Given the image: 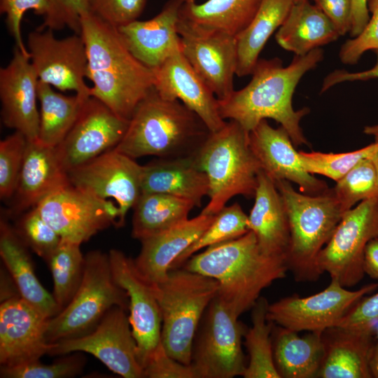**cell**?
Listing matches in <instances>:
<instances>
[{
	"label": "cell",
	"instance_id": "obj_52",
	"mask_svg": "<svg viewBox=\"0 0 378 378\" xmlns=\"http://www.w3.org/2000/svg\"><path fill=\"white\" fill-rule=\"evenodd\" d=\"M351 1V26L349 33L352 37H355L363 31L370 20L368 0Z\"/></svg>",
	"mask_w": 378,
	"mask_h": 378
},
{
	"label": "cell",
	"instance_id": "obj_16",
	"mask_svg": "<svg viewBox=\"0 0 378 378\" xmlns=\"http://www.w3.org/2000/svg\"><path fill=\"white\" fill-rule=\"evenodd\" d=\"M71 185L104 200H113L120 210L118 227L141 195L142 165L112 149L68 171Z\"/></svg>",
	"mask_w": 378,
	"mask_h": 378
},
{
	"label": "cell",
	"instance_id": "obj_36",
	"mask_svg": "<svg viewBox=\"0 0 378 378\" xmlns=\"http://www.w3.org/2000/svg\"><path fill=\"white\" fill-rule=\"evenodd\" d=\"M268 305L267 300L260 297L251 308L252 326L244 335L248 354L244 378H280L274 361V323L267 317Z\"/></svg>",
	"mask_w": 378,
	"mask_h": 378
},
{
	"label": "cell",
	"instance_id": "obj_43",
	"mask_svg": "<svg viewBox=\"0 0 378 378\" xmlns=\"http://www.w3.org/2000/svg\"><path fill=\"white\" fill-rule=\"evenodd\" d=\"M28 139L15 131L0 142V197H13L22 167Z\"/></svg>",
	"mask_w": 378,
	"mask_h": 378
},
{
	"label": "cell",
	"instance_id": "obj_46",
	"mask_svg": "<svg viewBox=\"0 0 378 378\" xmlns=\"http://www.w3.org/2000/svg\"><path fill=\"white\" fill-rule=\"evenodd\" d=\"M368 8L372 12L367 25L356 36L348 39L339 52L340 61L353 65L356 64L366 51H378V0H368Z\"/></svg>",
	"mask_w": 378,
	"mask_h": 378
},
{
	"label": "cell",
	"instance_id": "obj_10",
	"mask_svg": "<svg viewBox=\"0 0 378 378\" xmlns=\"http://www.w3.org/2000/svg\"><path fill=\"white\" fill-rule=\"evenodd\" d=\"M378 237V197L363 200L346 211L332 235L320 251L317 263L346 288L364 277L363 258L368 243Z\"/></svg>",
	"mask_w": 378,
	"mask_h": 378
},
{
	"label": "cell",
	"instance_id": "obj_22",
	"mask_svg": "<svg viewBox=\"0 0 378 378\" xmlns=\"http://www.w3.org/2000/svg\"><path fill=\"white\" fill-rule=\"evenodd\" d=\"M249 143L262 170L274 182L295 183L308 195H318L328 189L325 181L305 170L299 152L281 125L274 128L267 120H262L249 132Z\"/></svg>",
	"mask_w": 378,
	"mask_h": 378
},
{
	"label": "cell",
	"instance_id": "obj_13",
	"mask_svg": "<svg viewBox=\"0 0 378 378\" xmlns=\"http://www.w3.org/2000/svg\"><path fill=\"white\" fill-rule=\"evenodd\" d=\"M378 288V282L349 290L335 279L323 290L307 297L292 295L269 304L267 317L274 324L296 332H323L336 326L364 296Z\"/></svg>",
	"mask_w": 378,
	"mask_h": 378
},
{
	"label": "cell",
	"instance_id": "obj_32",
	"mask_svg": "<svg viewBox=\"0 0 378 378\" xmlns=\"http://www.w3.org/2000/svg\"><path fill=\"white\" fill-rule=\"evenodd\" d=\"M295 0H262L249 24L237 36L236 75L251 74L272 34L285 20Z\"/></svg>",
	"mask_w": 378,
	"mask_h": 378
},
{
	"label": "cell",
	"instance_id": "obj_18",
	"mask_svg": "<svg viewBox=\"0 0 378 378\" xmlns=\"http://www.w3.org/2000/svg\"><path fill=\"white\" fill-rule=\"evenodd\" d=\"M108 254L113 278L129 298V319L142 367L161 342L162 318L153 285L141 275L134 259L122 251L111 249Z\"/></svg>",
	"mask_w": 378,
	"mask_h": 378
},
{
	"label": "cell",
	"instance_id": "obj_15",
	"mask_svg": "<svg viewBox=\"0 0 378 378\" xmlns=\"http://www.w3.org/2000/svg\"><path fill=\"white\" fill-rule=\"evenodd\" d=\"M27 49L40 82L61 92L74 91L83 97H90V87L85 81L86 48L80 34L59 39L52 29H36L28 35Z\"/></svg>",
	"mask_w": 378,
	"mask_h": 378
},
{
	"label": "cell",
	"instance_id": "obj_29",
	"mask_svg": "<svg viewBox=\"0 0 378 378\" xmlns=\"http://www.w3.org/2000/svg\"><path fill=\"white\" fill-rule=\"evenodd\" d=\"M0 255L22 299L49 318L60 312L52 295L36 277L29 248L3 217L0 221Z\"/></svg>",
	"mask_w": 378,
	"mask_h": 378
},
{
	"label": "cell",
	"instance_id": "obj_35",
	"mask_svg": "<svg viewBox=\"0 0 378 378\" xmlns=\"http://www.w3.org/2000/svg\"><path fill=\"white\" fill-rule=\"evenodd\" d=\"M38 98L40 103L38 141L46 146L56 147L74 125L89 97L77 94L67 96L38 80Z\"/></svg>",
	"mask_w": 378,
	"mask_h": 378
},
{
	"label": "cell",
	"instance_id": "obj_42",
	"mask_svg": "<svg viewBox=\"0 0 378 378\" xmlns=\"http://www.w3.org/2000/svg\"><path fill=\"white\" fill-rule=\"evenodd\" d=\"M14 228L26 246L46 262L62 240L36 206L19 218Z\"/></svg>",
	"mask_w": 378,
	"mask_h": 378
},
{
	"label": "cell",
	"instance_id": "obj_34",
	"mask_svg": "<svg viewBox=\"0 0 378 378\" xmlns=\"http://www.w3.org/2000/svg\"><path fill=\"white\" fill-rule=\"evenodd\" d=\"M262 0H206L184 2L180 16L194 24L237 36L251 22Z\"/></svg>",
	"mask_w": 378,
	"mask_h": 378
},
{
	"label": "cell",
	"instance_id": "obj_48",
	"mask_svg": "<svg viewBox=\"0 0 378 378\" xmlns=\"http://www.w3.org/2000/svg\"><path fill=\"white\" fill-rule=\"evenodd\" d=\"M142 368L144 377L196 378L192 366L171 357L161 342L146 358Z\"/></svg>",
	"mask_w": 378,
	"mask_h": 378
},
{
	"label": "cell",
	"instance_id": "obj_38",
	"mask_svg": "<svg viewBox=\"0 0 378 378\" xmlns=\"http://www.w3.org/2000/svg\"><path fill=\"white\" fill-rule=\"evenodd\" d=\"M249 230L248 216L241 205L235 202L225 206L203 233L174 260L170 270L181 267L198 251L238 238Z\"/></svg>",
	"mask_w": 378,
	"mask_h": 378
},
{
	"label": "cell",
	"instance_id": "obj_26",
	"mask_svg": "<svg viewBox=\"0 0 378 378\" xmlns=\"http://www.w3.org/2000/svg\"><path fill=\"white\" fill-rule=\"evenodd\" d=\"M324 354L316 377L372 378L370 357L374 328L351 330L337 326L323 332Z\"/></svg>",
	"mask_w": 378,
	"mask_h": 378
},
{
	"label": "cell",
	"instance_id": "obj_8",
	"mask_svg": "<svg viewBox=\"0 0 378 378\" xmlns=\"http://www.w3.org/2000/svg\"><path fill=\"white\" fill-rule=\"evenodd\" d=\"M115 306L129 309L128 295L113 278L108 254L91 251L85 255L79 288L69 303L49 318L46 339L52 344L88 335Z\"/></svg>",
	"mask_w": 378,
	"mask_h": 378
},
{
	"label": "cell",
	"instance_id": "obj_40",
	"mask_svg": "<svg viewBox=\"0 0 378 378\" xmlns=\"http://www.w3.org/2000/svg\"><path fill=\"white\" fill-rule=\"evenodd\" d=\"M378 149V141L363 148L347 153H332L299 151L302 164L311 174H319L338 181L359 162Z\"/></svg>",
	"mask_w": 378,
	"mask_h": 378
},
{
	"label": "cell",
	"instance_id": "obj_7",
	"mask_svg": "<svg viewBox=\"0 0 378 378\" xmlns=\"http://www.w3.org/2000/svg\"><path fill=\"white\" fill-rule=\"evenodd\" d=\"M153 288L162 318L161 343L171 357L190 365L196 331L218 294V282L180 267L169 270L167 278Z\"/></svg>",
	"mask_w": 378,
	"mask_h": 378
},
{
	"label": "cell",
	"instance_id": "obj_25",
	"mask_svg": "<svg viewBox=\"0 0 378 378\" xmlns=\"http://www.w3.org/2000/svg\"><path fill=\"white\" fill-rule=\"evenodd\" d=\"M215 216L200 214L141 239L140 253L134 259L141 275L153 285L163 281L172 264L209 226Z\"/></svg>",
	"mask_w": 378,
	"mask_h": 378
},
{
	"label": "cell",
	"instance_id": "obj_24",
	"mask_svg": "<svg viewBox=\"0 0 378 378\" xmlns=\"http://www.w3.org/2000/svg\"><path fill=\"white\" fill-rule=\"evenodd\" d=\"M70 183L57 148L38 140H28L20 174L12 214H19L35 207L42 200Z\"/></svg>",
	"mask_w": 378,
	"mask_h": 378
},
{
	"label": "cell",
	"instance_id": "obj_30",
	"mask_svg": "<svg viewBox=\"0 0 378 378\" xmlns=\"http://www.w3.org/2000/svg\"><path fill=\"white\" fill-rule=\"evenodd\" d=\"M340 36L329 18L309 0H295L275 34L277 43L302 56Z\"/></svg>",
	"mask_w": 378,
	"mask_h": 378
},
{
	"label": "cell",
	"instance_id": "obj_4",
	"mask_svg": "<svg viewBox=\"0 0 378 378\" xmlns=\"http://www.w3.org/2000/svg\"><path fill=\"white\" fill-rule=\"evenodd\" d=\"M209 133L202 120L182 102L162 98L153 88L136 108L114 149L133 159L194 156Z\"/></svg>",
	"mask_w": 378,
	"mask_h": 378
},
{
	"label": "cell",
	"instance_id": "obj_20",
	"mask_svg": "<svg viewBox=\"0 0 378 378\" xmlns=\"http://www.w3.org/2000/svg\"><path fill=\"white\" fill-rule=\"evenodd\" d=\"M38 85L30 57L15 46L10 61L0 69L1 115L7 127L30 141L38 140L39 136Z\"/></svg>",
	"mask_w": 378,
	"mask_h": 378
},
{
	"label": "cell",
	"instance_id": "obj_37",
	"mask_svg": "<svg viewBox=\"0 0 378 378\" xmlns=\"http://www.w3.org/2000/svg\"><path fill=\"white\" fill-rule=\"evenodd\" d=\"M46 262L53 280L52 295L61 312L74 298L83 279L85 256L80 244L61 240Z\"/></svg>",
	"mask_w": 378,
	"mask_h": 378
},
{
	"label": "cell",
	"instance_id": "obj_5",
	"mask_svg": "<svg viewBox=\"0 0 378 378\" xmlns=\"http://www.w3.org/2000/svg\"><path fill=\"white\" fill-rule=\"evenodd\" d=\"M209 181V201L201 214L216 215L236 195L254 197L262 170L249 143V132L234 120L210 132L195 155Z\"/></svg>",
	"mask_w": 378,
	"mask_h": 378
},
{
	"label": "cell",
	"instance_id": "obj_53",
	"mask_svg": "<svg viewBox=\"0 0 378 378\" xmlns=\"http://www.w3.org/2000/svg\"><path fill=\"white\" fill-rule=\"evenodd\" d=\"M363 267L365 274L378 280V237L370 240L366 245Z\"/></svg>",
	"mask_w": 378,
	"mask_h": 378
},
{
	"label": "cell",
	"instance_id": "obj_50",
	"mask_svg": "<svg viewBox=\"0 0 378 378\" xmlns=\"http://www.w3.org/2000/svg\"><path fill=\"white\" fill-rule=\"evenodd\" d=\"M314 4L329 18L340 36L351 26V0H314Z\"/></svg>",
	"mask_w": 378,
	"mask_h": 378
},
{
	"label": "cell",
	"instance_id": "obj_9",
	"mask_svg": "<svg viewBox=\"0 0 378 378\" xmlns=\"http://www.w3.org/2000/svg\"><path fill=\"white\" fill-rule=\"evenodd\" d=\"M216 296L206 307L196 331L190 365L196 378L243 376L246 363L241 339L244 325Z\"/></svg>",
	"mask_w": 378,
	"mask_h": 378
},
{
	"label": "cell",
	"instance_id": "obj_28",
	"mask_svg": "<svg viewBox=\"0 0 378 378\" xmlns=\"http://www.w3.org/2000/svg\"><path fill=\"white\" fill-rule=\"evenodd\" d=\"M209 189L208 178L194 156L158 158L142 165V193L170 195L191 201L199 207Z\"/></svg>",
	"mask_w": 378,
	"mask_h": 378
},
{
	"label": "cell",
	"instance_id": "obj_49",
	"mask_svg": "<svg viewBox=\"0 0 378 378\" xmlns=\"http://www.w3.org/2000/svg\"><path fill=\"white\" fill-rule=\"evenodd\" d=\"M377 323H378V292L362 298L336 326L358 330L374 328Z\"/></svg>",
	"mask_w": 378,
	"mask_h": 378
},
{
	"label": "cell",
	"instance_id": "obj_17",
	"mask_svg": "<svg viewBox=\"0 0 378 378\" xmlns=\"http://www.w3.org/2000/svg\"><path fill=\"white\" fill-rule=\"evenodd\" d=\"M129 121L90 96L66 136L56 146L64 167L69 171L115 148Z\"/></svg>",
	"mask_w": 378,
	"mask_h": 378
},
{
	"label": "cell",
	"instance_id": "obj_2",
	"mask_svg": "<svg viewBox=\"0 0 378 378\" xmlns=\"http://www.w3.org/2000/svg\"><path fill=\"white\" fill-rule=\"evenodd\" d=\"M87 57L90 96L130 120L139 104L153 89V69L138 60L118 29L91 12L80 19Z\"/></svg>",
	"mask_w": 378,
	"mask_h": 378
},
{
	"label": "cell",
	"instance_id": "obj_55",
	"mask_svg": "<svg viewBox=\"0 0 378 378\" xmlns=\"http://www.w3.org/2000/svg\"><path fill=\"white\" fill-rule=\"evenodd\" d=\"M363 132L366 134L373 136L375 141H378V125L367 126L364 128Z\"/></svg>",
	"mask_w": 378,
	"mask_h": 378
},
{
	"label": "cell",
	"instance_id": "obj_44",
	"mask_svg": "<svg viewBox=\"0 0 378 378\" xmlns=\"http://www.w3.org/2000/svg\"><path fill=\"white\" fill-rule=\"evenodd\" d=\"M49 10L43 18L38 30L50 29L53 31L65 27L74 34H80V19L90 12L89 0H48Z\"/></svg>",
	"mask_w": 378,
	"mask_h": 378
},
{
	"label": "cell",
	"instance_id": "obj_6",
	"mask_svg": "<svg viewBox=\"0 0 378 378\" xmlns=\"http://www.w3.org/2000/svg\"><path fill=\"white\" fill-rule=\"evenodd\" d=\"M274 183L289 221L288 270L297 281H316L323 274L317 263L318 254L345 212L332 188L318 195H308L297 192L288 181Z\"/></svg>",
	"mask_w": 378,
	"mask_h": 378
},
{
	"label": "cell",
	"instance_id": "obj_14",
	"mask_svg": "<svg viewBox=\"0 0 378 378\" xmlns=\"http://www.w3.org/2000/svg\"><path fill=\"white\" fill-rule=\"evenodd\" d=\"M178 33L181 52L194 70L218 100L228 97L234 90L236 36L197 25L181 16Z\"/></svg>",
	"mask_w": 378,
	"mask_h": 378
},
{
	"label": "cell",
	"instance_id": "obj_3",
	"mask_svg": "<svg viewBox=\"0 0 378 378\" xmlns=\"http://www.w3.org/2000/svg\"><path fill=\"white\" fill-rule=\"evenodd\" d=\"M181 267L216 280L218 297L238 317L251 309L262 290L288 271L286 258L261 252L251 230L192 255Z\"/></svg>",
	"mask_w": 378,
	"mask_h": 378
},
{
	"label": "cell",
	"instance_id": "obj_19",
	"mask_svg": "<svg viewBox=\"0 0 378 378\" xmlns=\"http://www.w3.org/2000/svg\"><path fill=\"white\" fill-rule=\"evenodd\" d=\"M48 320L20 295L1 301V365H21L48 354L52 347L46 339Z\"/></svg>",
	"mask_w": 378,
	"mask_h": 378
},
{
	"label": "cell",
	"instance_id": "obj_11",
	"mask_svg": "<svg viewBox=\"0 0 378 378\" xmlns=\"http://www.w3.org/2000/svg\"><path fill=\"white\" fill-rule=\"evenodd\" d=\"M36 207L62 240L81 244L111 225L118 227L120 210L104 200L71 183L53 192Z\"/></svg>",
	"mask_w": 378,
	"mask_h": 378
},
{
	"label": "cell",
	"instance_id": "obj_39",
	"mask_svg": "<svg viewBox=\"0 0 378 378\" xmlns=\"http://www.w3.org/2000/svg\"><path fill=\"white\" fill-rule=\"evenodd\" d=\"M336 183L332 190L344 212L358 202L378 197L377 172L369 158L359 162Z\"/></svg>",
	"mask_w": 378,
	"mask_h": 378
},
{
	"label": "cell",
	"instance_id": "obj_1",
	"mask_svg": "<svg viewBox=\"0 0 378 378\" xmlns=\"http://www.w3.org/2000/svg\"><path fill=\"white\" fill-rule=\"evenodd\" d=\"M323 58V50L317 48L295 55L286 66L279 58L259 59L245 87L234 90L226 99H218L221 118L238 122L248 132L262 120L273 119L286 130L294 145H309L300 122L309 109L295 111L292 99L302 76Z\"/></svg>",
	"mask_w": 378,
	"mask_h": 378
},
{
	"label": "cell",
	"instance_id": "obj_54",
	"mask_svg": "<svg viewBox=\"0 0 378 378\" xmlns=\"http://www.w3.org/2000/svg\"><path fill=\"white\" fill-rule=\"evenodd\" d=\"M370 365L372 377L378 378V344L376 342L372 351Z\"/></svg>",
	"mask_w": 378,
	"mask_h": 378
},
{
	"label": "cell",
	"instance_id": "obj_31",
	"mask_svg": "<svg viewBox=\"0 0 378 378\" xmlns=\"http://www.w3.org/2000/svg\"><path fill=\"white\" fill-rule=\"evenodd\" d=\"M273 356L280 378H314L321 367L324 343L323 332H298L273 328Z\"/></svg>",
	"mask_w": 378,
	"mask_h": 378
},
{
	"label": "cell",
	"instance_id": "obj_56",
	"mask_svg": "<svg viewBox=\"0 0 378 378\" xmlns=\"http://www.w3.org/2000/svg\"><path fill=\"white\" fill-rule=\"evenodd\" d=\"M369 158L372 161L376 172H377V183H378V149L376 150L370 157Z\"/></svg>",
	"mask_w": 378,
	"mask_h": 378
},
{
	"label": "cell",
	"instance_id": "obj_47",
	"mask_svg": "<svg viewBox=\"0 0 378 378\" xmlns=\"http://www.w3.org/2000/svg\"><path fill=\"white\" fill-rule=\"evenodd\" d=\"M31 10L36 15L46 17L49 10L48 0H0V12L6 15V26L15 46L29 57L22 37L21 22L25 13Z\"/></svg>",
	"mask_w": 378,
	"mask_h": 378
},
{
	"label": "cell",
	"instance_id": "obj_12",
	"mask_svg": "<svg viewBox=\"0 0 378 378\" xmlns=\"http://www.w3.org/2000/svg\"><path fill=\"white\" fill-rule=\"evenodd\" d=\"M126 311L118 306L112 307L91 332L52 343L48 355L86 352L124 378L144 377L137 344Z\"/></svg>",
	"mask_w": 378,
	"mask_h": 378
},
{
	"label": "cell",
	"instance_id": "obj_23",
	"mask_svg": "<svg viewBox=\"0 0 378 378\" xmlns=\"http://www.w3.org/2000/svg\"><path fill=\"white\" fill-rule=\"evenodd\" d=\"M183 3L184 0H169L153 18L136 20L118 28L132 54L151 69L181 50L178 23Z\"/></svg>",
	"mask_w": 378,
	"mask_h": 378
},
{
	"label": "cell",
	"instance_id": "obj_27",
	"mask_svg": "<svg viewBox=\"0 0 378 378\" xmlns=\"http://www.w3.org/2000/svg\"><path fill=\"white\" fill-rule=\"evenodd\" d=\"M255 202L248 216V227L261 252L286 260L290 233L282 197L274 181L262 170L258 174Z\"/></svg>",
	"mask_w": 378,
	"mask_h": 378
},
{
	"label": "cell",
	"instance_id": "obj_58",
	"mask_svg": "<svg viewBox=\"0 0 378 378\" xmlns=\"http://www.w3.org/2000/svg\"><path fill=\"white\" fill-rule=\"evenodd\" d=\"M184 2H186V3L196 2V0H184Z\"/></svg>",
	"mask_w": 378,
	"mask_h": 378
},
{
	"label": "cell",
	"instance_id": "obj_41",
	"mask_svg": "<svg viewBox=\"0 0 378 378\" xmlns=\"http://www.w3.org/2000/svg\"><path fill=\"white\" fill-rule=\"evenodd\" d=\"M81 352L65 354L50 364L41 363L39 360L27 363L0 368L1 378H66L81 373L86 360Z\"/></svg>",
	"mask_w": 378,
	"mask_h": 378
},
{
	"label": "cell",
	"instance_id": "obj_57",
	"mask_svg": "<svg viewBox=\"0 0 378 378\" xmlns=\"http://www.w3.org/2000/svg\"><path fill=\"white\" fill-rule=\"evenodd\" d=\"M374 335L375 338V342L378 344V323L374 326Z\"/></svg>",
	"mask_w": 378,
	"mask_h": 378
},
{
	"label": "cell",
	"instance_id": "obj_21",
	"mask_svg": "<svg viewBox=\"0 0 378 378\" xmlns=\"http://www.w3.org/2000/svg\"><path fill=\"white\" fill-rule=\"evenodd\" d=\"M153 71L154 90L162 98L182 102L202 120L210 132L225 125L219 113L218 99L181 50L174 53Z\"/></svg>",
	"mask_w": 378,
	"mask_h": 378
},
{
	"label": "cell",
	"instance_id": "obj_33",
	"mask_svg": "<svg viewBox=\"0 0 378 378\" xmlns=\"http://www.w3.org/2000/svg\"><path fill=\"white\" fill-rule=\"evenodd\" d=\"M191 201L163 193H142L133 207L132 236L143 239L188 219Z\"/></svg>",
	"mask_w": 378,
	"mask_h": 378
},
{
	"label": "cell",
	"instance_id": "obj_51",
	"mask_svg": "<svg viewBox=\"0 0 378 378\" xmlns=\"http://www.w3.org/2000/svg\"><path fill=\"white\" fill-rule=\"evenodd\" d=\"M376 64L370 69L359 72L337 69L330 73L323 80L321 92H324L332 86L344 82L378 78V51H376Z\"/></svg>",
	"mask_w": 378,
	"mask_h": 378
},
{
	"label": "cell",
	"instance_id": "obj_45",
	"mask_svg": "<svg viewBox=\"0 0 378 378\" xmlns=\"http://www.w3.org/2000/svg\"><path fill=\"white\" fill-rule=\"evenodd\" d=\"M146 1L89 0L90 12L118 29L138 20Z\"/></svg>",
	"mask_w": 378,
	"mask_h": 378
}]
</instances>
